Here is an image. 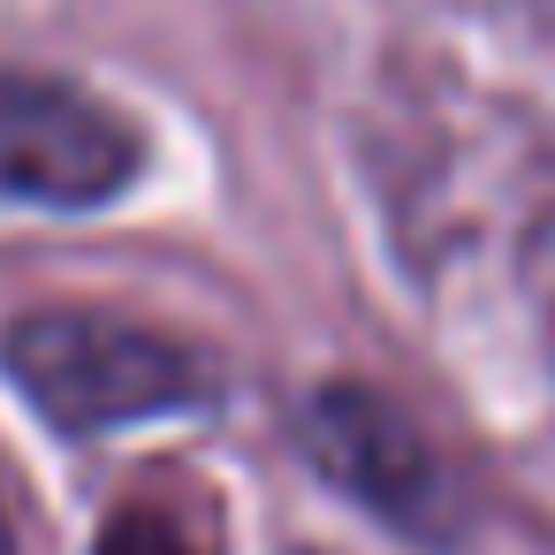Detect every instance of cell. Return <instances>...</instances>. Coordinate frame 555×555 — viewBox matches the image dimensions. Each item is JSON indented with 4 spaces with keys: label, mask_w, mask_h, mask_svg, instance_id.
Instances as JSON below:
<instances>
[{
    "label": "cell",
    "mask_w": 555,
    "mask_h": 555,
    "mask_svg": "<svg viewBox=\"0 0 555 555\" xmlns=\"http://www.w3.org/2000/svg\"><path fill=\"white\" fill-rule=\"evenodd\" d=\"M297 449H305V464L343 494V502H358L365 517H380L388 532H403L411 547H456L464 540V525H472V509H464V487H456V472L441 464V449L426 441V426L396 403V396H380V388H365V380H327V388H312L305 396V411H297Z\"/></svg>",
    "instance_id": "7a4b0ae2"
},
{
    "label": "cell",
    "mask_w": 555,
    "mask_h": 555,
    "mask_svg": "<svg viewBox=\"0 0 555 555\" xmlns=\"http://www.w3.org/2000/svg\"><path fill=\"white\" fill-rule=\"evenodd\" d=\"M145 160V130L115 100L69 77L0 69V206L100 214L138 191Z\"/></svg>",
    "instance_id": "3957f363"
},
{
    "label": "cell",
    "mask_w": 555,
    "mask_h": 555,
    "mask_svg": "<svg viewBox=\"0 0 555 555\" xmlns=\"http://www.w3.org/2000/svg\"><path fill=\"white\" fill-rule=\"evenodd\" d=\"M0 380L69 441L130 434L221 396V373L198 343L107 305H31L0 320Z\"/></svg>",
    "instance_id": "6da1fadb"
},
{
    "label": "cell",
    "mask_w": 555,
    "mask_h": 555,
    "mask_svg": "<svg viewBox=\"0 0 555 555\" xmlns=\"http://www.w3.org/2000/svg\"><path fill=\"white\" fill-rule=\"evenodd\" d=\"M0 555H16V525H9V509H0Z\"/></svg>",
    "instance_id": "5b68a950"
},
{
    "label": "cell",
    "mask_w": 555,
    "mask_h": 555,
    "mask_svg": "<svg viewBox=\"0 0 555 555\" xmlns=\"http://www.w3.org/2000/svg\"><path fill=\"white\" fill-rule=\"evenodd\" d=\"M100 555H206L168 509H153V502H130V509H115L107 525H100Z\"/></svg>",
    "instance_id": "277c9868"
}]
</instances>
